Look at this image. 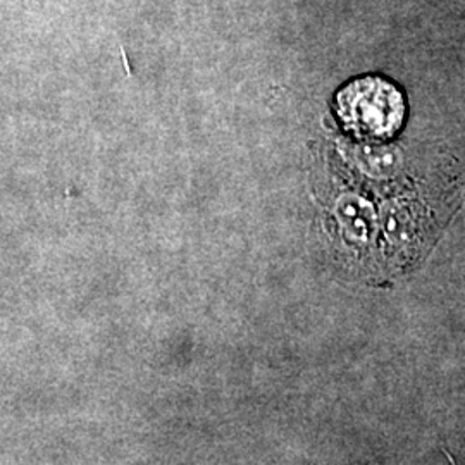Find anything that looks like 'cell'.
<instances>
[{"label": "cell", "mask_w": 465, "mask_h": 465, "mask_svg": "<svg viewBox=\"0 0 465 465\" xmlns=\"http://www.w3.org/2000/svg\"><path fill=\"white\" fill-rule=\"evenodd\" d=\"M343 126L372 140L391 138L405 116V102L397 86L381 78H362L345 86L336 99Z\"/></svg>", "instance_id": "6da1fadb"}]
</instances>
